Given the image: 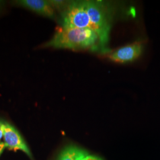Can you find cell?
Here are the masks:
<instances>
[{
    "label": "cell",
    "instance_id": "cell-1",
    "mask_svg": "<svg viewBox=\"0 0 160 160\" xmlns=\"http://www.w3.org/2000/svg\"><path fill=\"white\" fill-rule=\"evenodd\" d=\"M44 46L57 49L102 51L97 33L87 29L61 27L58 29L53 38Z\"/></svg>",
    "mask_w": 160,
    "mask_h": 160
},
{
    "label": "cell",
    "instance_id": "cell-2",
    "mask_svg": "<svg viewBox=\"0 0 160 160\" xmlns=\"http://www.w3.org/2000/svg\"><path fill=\"white\" fill-rule=\"evenodd\" d=\"M82 1L88 18L90 29L97 33L102 52H106L112 23V8L109 3L103 1Z\"/></svg>",
    "mask_w": 160,
    "mask_h": 160
},
{
    "label": "cell",
    "instance_id": "cell-3",
    "mask_svg": "<svg viewBox=\"0 0 160 160\" xmlns=\"http://www.w3.org/2000/svg\"><path fill=\"white\" fill-rule=\"evenodd\" d=\"M0 126L3 131L6 147L10 150H21L33 160L30 149L17 129L10 123L1 119H0Z\"/></svg>",
    "mask_w": 160,
    "mask_h": 160
},
{
    "label": "cell",
    "instance_id": "cell-4",
    "mask_svg": "<svg viewBox=\"0 0 160 160\" xmlns=\"http://www.w3.org/2000/svg\"><path fill=\"white\" fill-rule=\"evenodd\" d=\"M143 46L140 42H135L123 46L109 55V59L118 63L133 62L139 57L143 52Z\"/></svg>",
    "mask_w": 160,
    "mask_h": 160
},
{
    "label": "cell",
    "instance_id": "cell-5",
    "mask_svg": "<svg viewBox=\"0 0 160 160\" xmlns=\"http://www.w3.org/2000/svg\"><path fill=\"white\" fill-rule=\"evenodd\" d=\"M18 5L22 6L39 15L54 19L56 17L55 8L49 1L45 0H19L16 1Z\"/></svg>",
    "mask_w": 160,
    "mask_h": 160
},
{
    "label": "cell",
    "instance_id": "cell-6",
    "mask_svg": "<svg viewBox=\"0 0 160 160\" xmlns=\"http://www.w3.org/2000/svg\"><path fill=\"white\" fill-rule=\"evenodd\" d=\"M87 154L83 149L75 146H69L62 151L58 160H80Z\"/></svg>",
    "mask_w": 160,
    "mask_h": 160
},
{
    "label": "cell",
    "instance_id": "cell-7",
    "mask_svg": "<svg viewBox=\"0 0 160 160\" xmlns=\"http://www.w3.org/2000/svg\"><path fill=\"white\" fill-rule=\"evenodd\" d=\"M80 160H103L102 158L92 155L87 154Z\"/></svg>",
    "mask_w": 160,
    "mask_h": 160
},
{
    "label": "cell",
    "instance_id": "cell-8",
    "mask_svg": "<svg viewBox=\"0 0 160 160\" xmlns=\"http://www.w3.org/2000/svg\"><path fill=\"white\" fill-rule=\"evenodd\" d=\"M5 148H6L5 143L2 142H0V155L2 154Z\"/></svg>",
    "mask_w": 160,
    "mask_h": 160
},
{
    "label": "cell",
    "instance_id": "cell-9",
    "mask_svg": "<svg viewBox=\"0 0 160 160\" xmlns=\"http://www.w3.org/2000/svg\"><path fill=\"white\" fill-rule=\"evenodd\" d=\"M2 137H3V131H2V128L0 126V141H1V139H2Z\"/></svg>",
    "mask_w": 160,
    "mask_h": 160
},
{
    "label": "cell",
    "instance_id": "cell-10",
    "mask_svg": "<svg viewBox=\"0 0 160 160\" xmlns=\"http://www.w3.org/2000/svg\"><path fill=\"white\" fill-rule=\"evenodd\" d=\"M1 1H0V5H1Z\"/></svg>",
    "mask_w": 160,
    "mask_h": 160
}]
</instances>
